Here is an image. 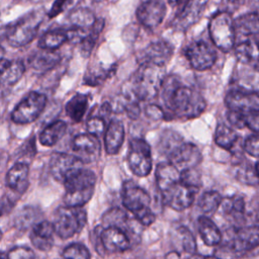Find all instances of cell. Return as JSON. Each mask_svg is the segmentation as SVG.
Returning <instances> with one entry per match:
<instances>
[{
    "label": "cell",
    "mask_w": 259,
    "mask_h": 259,
    "mask_svg": "<svg viewBox=\"0 0 259 259\" xmlns=\"http://www.w3.org/2000/svg\"><path fill=\"white\" fill-rule=\"evenodd\" d=\"M64 202L69 206H83L92 197L96 185L93 171L80 168L73 172L65 181Z\"/></svg>",
    "instance_id": "3957f363"
},
{
    "label": "cell",
    "mask_w": 259,
    "mask_h": 259,
    "mask_svg": "<svg viewBox=\"0 0 259 259\" xmlns=\"http://www.w3.org/2000/svg\"><path fill=\"white\" fill-rule=\"evenodd\" d=\"M233 247L242 257L259 246V226L249 225L233 227L229 239L225 241Z\"/></svg>",
    "instance_id": "30bf717a"
},
{
    "label": "cell",
    "mask_w": 259,
    "mask_h": 259,
    "mask_svg": "<svg viewBox=\"0 0 259 259\" xmlns=\"http://www.w3.org/2000/svg\"><path fill=\"white\" fill-rule=\"evenodd\" d=\"M89 104V95L77 93L66 103L65 110L67 115L75 122H80L87 111Z\"/></svg>",
    "instance_id": "d6a6232c"
},
{
    "label": "cell",
    "mask_w": 259,
    "mask_h": 259,
    "mask_svg": "<svg viewBox=\"0 0 259 259\" xmlns=\"http://www.w3.org/2000/svg\"><path fill=\"white\" fill-rule=\"evenodd\" d=\"M160 92L163 103L171 113V116L195 118L206 107V102L202 95L193 88L183 85L175 75H169L164 78Z\"/></svg>",
    "instance_id": "6da1fadb"
},
{
    "label": "cell",
    "mask_w": 259,
    "mask_h": 259,
    "mask_svg": "<svg viewBox=\"0 0 259 259\" xmlns=\"http://www.w3.org/2000/svg\"><path fill=\"white\" fill-rule=\"evenodd\" d=\"M243 149L250 156L259 158V134L248 137L243 144Z\"/></svg>",
    "instance_id": "681fc988"
},
{
    "label": "cell",
    "mask_w": 259,
    "mask_h": 259,
    "mask_svg": "<svg viewBox=\"0 0 259 259\" xmlns=\"http://www.w3.org/2000/svg\"><path fill=\"white\" fill-rule=\"evenodd\" d=\"M223 201L222 195L214 190H208L202 193L198 200V206L202 212L209 214L213 213L221 206Z\"/></svg>",
    "instance_id": "f35d334b"
},
{
    "label": "cell",
    "mask_w": 259,
    "mask_h": 259,
    "mask_svg": "<svg viewBox=\"0 0 259 259\" xmlns=\"http://www.w3.org/2000/svg\"><path fill=\"white\" fill-rule=\"evenodd\" d=\"M145 113L148 117L153 118V119H161L165 116V113H164L162 107H160L159 105H156V104H149L145 108Z\"/></svg>",
    "instance_id": "6f0895ef"
},
{
    "label": "cell",
    "mask_w": 259,
    "mask_h": 259,
    "mask_svg": "<svg viewBox=\"0 0 259 259\" xmlns=\"http://www.w3.org/2000/svg\"><path fill=\"white\" fill-rule=\"evenodd\" d=\"M40 215V210L37 207L27 205L21 208L15 217V226L20 230H26L33 227Z\"/></svg>",
    "instance_id": "8d00e7d4"
},
{
    "label": "cell",
    "mask_w": 259,
    "mask_h": 259,
    "mask_svg": "<svg viewBox=\"0 0 259 259\" xmlns=\"http://www.w3.org/2000/svg\"><path fill=\"white\" fill-rule=\"evenodd\" d=\"M255 172H256V176H257V180H258V184H259V162H257L255 165Z\"/></svg>",
    "instance_id": "6125c7cd"
},
{
    "label": "cell",
    "mask_w": 259,
    "mask_h": 259,
    "mask_svg": "<svg viewBox=\"0 0 259 259\" xmlns=\"http://www.w3.org/2000/svg\"><path fill=\"white\" fill-rule=\"evenodd\" d=\"M168 161L180 171L195 168L202 160V154L198 147L189 142L179 143L169 154Z\"/></svg>",
    "instance_id": "7c38bea8"
},
{
    "label": "cell",
    "mask_w": 259,
    "mask_h": 259,
    "mask_svg": "<svg viewBox=\"0 0 259 259\" xmlns=\"http://www.w3.org/2000/svg\"><path fill=\"white\" fill-rule=\"evenodd\" d=\"M220 207L224 215L234 224V227L243 226L247 220V205L244 197L241 195H232L223 198Z\"/></svg>",
    "instance_id": "7402d4cb"
},
{
    "label": "cell",
    "mask_w": 259,
    "mask_h": 259,
    "mask_svg": "<svg viewBox=\"0 0 259 259\" xmlns=\"http://www.w3.org/2000/svg\"><path fill=\"white\" fill-rule=\"evenodd\" d=\"M228 121L231 125L237 127V128H243L246 126V118L245 113L235 111V110H229L227 113Z\"/></svg>",
    "instance_id": "f907efd6"
},
{
    "label": "cell",
    "mask_w": 259,
    "mask_h": 259,
    "mask_svg": "<svg viewBox=\"0 0 259 259\" xmlns=\"http://www.w3.org/2000/svg\"><path fill=\"white\" fill-rule=\"evenodd\" d=\"M104 26V21L103 19H97L93 27L88 31V33L80 40V52L83 56L87 57L90 55L91 51L93 50L96 40L98 39V36L100 32L102 31Z\"/></svg>",
    "instance_id": "74e56055"
},
{
    "label": "cell",
    "mask_w": 259,
    "mask_h": 259,
    "mask_svg": "<svg viewBox=\"0 0 259 259\" xmlns=\"http://www.w3.org/2000/svg\"><path fill=\"white\" fill-rule=\"evenodd\" d=\"M66 131L67 123L64 120H56L40 132L39 142L45 147H53L64 137Z\"/></svg>",
    "instance_id": "836d02e7"
},
{
    "label": "cell",
    "mask_w": 259,
    "mask_h": 259,
    "mask_svg": "<svg viewBox=\"0 0 259 259\" xmlns=\"http://www.w3.org/2000/svg\"><path fill=\"white\" fill-rule=\"evenodd\" d=\"M69 20L71 22L72 27L82 32L85 36L88 33V31L93 27L97 18L91 10L85 7H81L71 12Z\"/></svg>",
    "instance_id": "4dcf8cb0"
},
{
    "label": "cell",
    "mask_w": 259,
    "mask_h": 259,
    "mask_svg": "<svg viewBox=\"0 0 259 259\" xmlns=\"http://www.w3.org/2000/svg\"><path fill=\"white\" fill-rule=\"evenodd\" d=\"M180 173L181 171L169 161L158 164L155 175L161 193L180 181Z\"/></svg>",
    "instance_id": "4316f807"
},
{
    "label": "cell",
    "mask_w": 259,
    "mask_h": 259,
    "mask_svg": "<svg viewBox=\"0 0 259 259\" xmlns=\"http://www.w3.org/2000/svg\"><path fill=\"white\" fill-rule=\"evenodd\" d=\"M242 66L244 68L239 70L234 81L235 88L259 93V70L245 65Z\"/></svg>",
    "instance_id": "f1b7e54d"
},
{
    "label": "cell",
    "mask_w": 259,
    "mask_h": 259,
    "mask_svg": "<svg viewBox=\"0 0 259 259\" xmlns=\"http://www.w3.org/2000/svg\"><path fill=\"white\" fill-rule=\"evenodd\" d=\"M197 190L198 189L186 186L179 181L168 190L162 192V198L169 207L181 211L188 208L193 203Z\"/></svg>",
    "instance_id": "9a60e30c"
},
{
    "label": "cell",
    "mask_w": 259,
    "mask_h": 259,
    "mask_svg": "<svg viewBox=\"0 0 259 259\" xmlns=\"http://www.w3.org/2000/svg\"><path fill=\"white\" fill-rule=\"evenodd\" d=\"M208 0H186L183 7L174 16L171 26L179 31H185L198 21Z\"/></svg>",
    "instance_id": "5bb4252c"
},
{
    "label": "cell",
    "mask_w": 259,
    "mask_h": 259,
    "mask_svg": "<svg viewBox=\"0 0 259 259\" xmlns=\"http://www.w3.org/2000/svg\"><path fill=\"white\" fill-rule=\"evenodd\" d=\"M46 105V95L36 91H31L14 107L10 115L11 120L17 124L30 123L40 115Z\"/></svg>",
    "instance_id": "ba28073f"
},
{
    "label": "cell",
    "mask_w": 259,
    "mask_h": 259,
    "mask_svg": "<svg viewBox=\"0 0 259 259\" xmlns=\"http://www.w3.org/2000/svg\"><path fill=\"white\" fill-rule=\"evenodd\" d=\"M180 181L186 186L196 188V189H198L201 185L200 175L195 170V168L182 170L180 173Z\"/></svg>",
    "instance_id": "bcb514c9"
},
{
    "label": "cell",
    "mask_w": 259,
    "mask_h": 259,
    "mask_svg": "<svg viewBox=\"0 0 259 259\" xmlns=\"http://www.w3.org/2000/svg\"><path fill=\"white\" fill-rule=\"evenodd\" d=\"M164 67L141 64L125 89V97L134 100H149L161 89L164 80Z\"/></svg>",
    "instance_id": "7a4b0ae2"
},
{
    "label": "cell",
    "mask_w": 259,
    "mask_h": 259,
    "mask_svg": "<svg viewBox=\"0 0 259 259\" xmlns=\"http://www.w3.org/2000/svg\"><path fill=\"white\" fill-rule=\"evenodd\" d=\"M64 259H90L89 250L80 243H73L67 246L62 253Z\"/></svg>",
    "instance_id": "b9f144b4"
},
{
    "label": "cell",
    "mask_w": 259,
    "mask_h": 259,
    "mask_svg": "<svg viewBox=\"0 0 259 259\" xmlns=\"http://www.w3.org/2000/svg\"><path fill=\"white\" fill-rule=\"evenodd\" d=\"M60 62V56L55 51L39 49L29 58V65L37 72L51 70Z\"/></svg>",
    "instance_id": "1f68e13d"
},
{
    "label": "cell",
    "mask_w": 259,
    "mask_h": 259,
    "mask_svg": "<svg viewBox=\"0 0 259 259\" xmlns=\"http://www.w3.org/2000/svg\"><path fill=\"white\" fill-rule=\"evenodd\" d=\"M173 55V47L166 40L151 42L141 54L140 64H149L165 67Z\"/></svg>",
    "instance_id": "ffe728a7"
},
{
    "label": "cell",
    "mask_w": 259,
    "mask_h": 259,
    "mask_svg": "<svg viewBox=\"0 0 259 259\" xmlns=\"http://www.w3.org/2000/svg\"><path fill=\"white\" fill-rule=\"evenodd\" d=\"M213 255L219 259H240L242 257L233 247H231L226 242L218 245Z\"/></svg>",
    "instance_id": "7dc6e473"
},
{
    "label": "cell",
    "mask_w": 259,
    "mask_h": 259,
    "mask_svg": "<svg viewBox=\"0 0 259 259\" xmlns=\"http://www.w3.org/2000/svg\"><path fill=\"white\" fill-rule=\"evenodd\" d=\"M87 223L86 211L82 206L64 205L55 214V231L61 239H69L81 232Z\"/></svg>",
    "instance_id": "52a82bcc"
},
{
    "label": "cell",
    "mask_w": 259,
    "mask_h": 259,
    "mask_svg": "<svg viewBox=\"0 0 259 259\" xmlns=\"http://www.w3.org/2000/svg\"><path fill=\"white\" fill-rule=\"evenodd\" d=\"M247 219L252 222V225L259 226V199L253 200L247 208Z\"/></svg>",
    "instance_id": "9f6ffc18"
},
{
    "label": "cell",
    "mask_w": 259,
    "mask_h": 259,
    "mask_svg": "<svg viewBox=\"0 0 259 259\" xmlns=\"http://www.w3.org/2000/svg\"><path fill=\"white\" fill-rule=\"evenodd\" d=\"M127 222H128V219L126 213L121 208H118V207L109 209L103 215V223L105 224V227L114 226L124 230L125 232H127L126 230L130 229Z\"/></svg>",
    "instance_id": "ab89813d"
},
{
    "label": "cell",
    "mask_w": 259,
    "mask_h": 259,
    "mask_svg": "<svg viewBox=\"0 0 259 259\" xmlns=\"http://www.w3.org/2000/svg\"><path fill=\"white\" fill-rule=\"evenodd\" d=\"M127 163L131 171L139 176H148L153 168L150 145L143 139H134L130 142Z\"/></svg>",
    "instance_id": "9c48e42d"
},
{
    "label": "cell",
    "mask_w": 259,
    "mask_h": 259,
    "mask_svg": "<svg viewBox=\"0 0 259 259\" xmlns=\"http://www.w3.org/2000/svg\"><path fill=\"white\" fill-rule=\"evenodd\" d=\"M235 176L242 183H246V184H250V185L258 184L254 166L239 165V167H237V169L235 171Z\"/></svg>",
    "instance_id": "7bdbcfd3"
},
{
    "label": "cell",
    "mask_w": 259,
    "mask_h": 259,
    "mask_svg": "<svg viewBox=\"0 0 259 259\" xmlns=\"http://www.w3.org/2000/svg\"><path fill=\"white\" fill-rule=\"evenodd\" d=\"M126 98V97H125ZM126 102L123 104V110L126 112L127 116L132 119H136L139 117L141 109L138 103V100H134V99H130L126 98Z\"/></svg>",
    "instance_id": "816d5d0a"
},
{
    "label": "cell",
    "mask_w": 259,
    "mask_h": 259,
    "mask_svg": "<svg viewBox=\"0 0 259 259\" xmlns=\"http://www.w3.org/2000/svg\"><path fill=\"white\" fill-rule=\"evenodd\" d=\"M84 162L76 155L67 153H55L52 155L49 163L50 173L53 178L61 183L76 170L83 168Z\"/></svg>",
    "instance_id": "4fadbf2b"
},
{
    "label": "cell",
    "mask_w": 259,
    "mask_h": 259,
    "mask_svg": "<svg viewBox=\"0 0 259 259\" xmlns=\"http://www.w3.org/2000/svg\"><path fill=\"white\" fill-rule=\"evenodd\" d=\"M245 3V0H221V10L228 13H234Z\"/></svg>",
    "instance_id": "db71d44e"
},
{
    "label": "cell",
    "mask_w": 259,
    "mask_h": 259,
    "mask_svg": "<svg viewBox=\"0 0 259 259\" xmlns=\"http://www.w3.org/2000/svg\"><path fill=\"white\" fill-rule=\"evenodd\" d=\"M236 38L259 40V14L250 12L235 19ZM237 42V41H236Z\"/></svg>",
    "instance_id": "cb8c5ba5"
},
{
    "label": "cell",
    "mask_w": 259,
    "mask_h": 259,
    "mask_svg": "<svg viewBox=\"0 0 259 259\" xmlns=\"http://www.w3.org/2000/svg\"><path fill=\"white\" fill-rule=\"evenodd\" d=\"M112 74V69L90 70L85 75V83L90 86H96L104 82Z\"/></svg>",
    "instance_id": "ee69618b"
},
{
    "label": "cell",
    "mask_w": 259,
    "mask_h": 259,
    "mask_svg": "<svg viewBox=\"0 0 259 259\" xmlns=\"http://www.w3.org/2000/svg\"><path fill=\"white\" fill-rule=\"evenodd\" d=\"M214 142L219 147L232 151L238 142V135L231 126L219 123L214 132Z\"/></svg>",
    "instance_id": "d590c367"
},
{
    "label": "cell",
    "mask_w": 259,
    "mask_h": 259,
    "mask_svg": "<svg viewBox=\"0 0 259 259\" xmlns=\"http://www.w3.org/2000/svg\"><path fill=\"white\" fill-rule=\"evenodd\" d=\"M54 234H56L54 223L41 221L35 224L30 232L31 244L40 251H49L54 245Z\"/></svg>",
    "instance_id": "603a6c76"
},
{
    "label": "cell",
    "mask_w": 259,
    "mask_h": 259,
    "mask_svg": "<svg viewBox=\"0 0 259 259\" xmlns=\"http://www.w3.org/2000/svg\"><path fill=\"white\" fill-rule=\"evenodd\" d=\"M104 148L108 155L118 153L124 141V126L119 120H111L104 133Z\"/></svg>",
    "instance_id": "484cf974"
},
{
    "label": "cell",
    "mask_w": 259,
    "mask_h": 259,
    "mask_svg": "<svg viewBox=\"0 0 259 259\" xmlns=\"http://www.w3.org/2000/svg\"><path fill=\"white\" fill-rule=\"evenodd\" d=\"M165 259H180V254L177 251H171L165 256Z\"/></svg>",
    "instance_id": "680465c9"
},
{
    "label": "cell",
    "mask_w": 259,
    "mask_h": 259,
    "mask_svg": "<svg viewBox=\"0 0 259 259\" xmlns=\"http://www.w3.org/2000/svg\"><path fill=\"white\" fill-rule=\"evenodd\" d=\"M185 57L190 66L197 71H204L213 66L217 60L215 51L203 40H194L185 49Z\"/></svg>",
    "instance_id": "8fae6325"
},
{
    "label": "cell",
    "mask_w": 259,
    "mask_h": 259,
    "mask_svg": "<svg viewBox=\"0 0 259 259\" xmlns=\"http://www.w3.org/2000/svg\"><path fill=\"white\" fill-rule=\"evenodd\" d=\"M99 241L102 248L108 253H121L131 247L127 232L114 226L105 227L99 234Z\"/></svg>",
    "instance_id": "e0dca14e"
},
{
    "label": "cell",
    "mask_w": 259,
    "mask_h": 259,
    "mask_svg": "<svg viewBox=\"0 0 259 259\" xmlns=\"http://www.w3.org/2000/svg\"><path fill=\"white\" fill-rule=\"evenodd\" d=\"M6 259H35V255L30 248L18 246L10 249L7 252Z\"/></svg>",
    "instance_id": "c3c4849f"
},
{
    "label": "cell",
    "mask_w": 259,
    "mask_h": 259,
    "mask_svg": "<svg viewBox=\"0 0 259 259\" xmlns=\"http://www.w3.org/2000/svg\"><path fill=\"white\" fill-rule=\"evenodd\" d=\"M189 259H219L214 255L213 256H203V255H191Z\"/></svg>",
    "instance_id": "91938a15"
},
{
    "label": "cell",
    "mask_w": 259,
    "mask_h": 259,
    "mask_svg": "<svg viewBox=\"0 0 259 259\" xmlns=\"http://www.w3.org/2000/svg\"><path fill=\"white\" fill-rule=\"evenodd\" d=\"M197 228L200 238L205 245L212 247L222 243V232L209 218L205 215L199 217L197 220Z\"/></svg>",
    "instance_id": "83f0119b"
},
{
    "label": "cell",
    "mask_w": 259,
    "mask_h": 259,
    "mask_svg": "<svg viewBox=\"0 0 259 259\" xmlns=\"http://www.w3.org/2000/svg\"><path fill=\"white\" fill-rule=\"evenodd\" d=\"M107 125L108 124H106L105 122V117L102 116L101 114L91 116L86 122V128L88 133L97 137L105 133Z\"/></svg>",
    "instance_id": "f6af8a7d"
},
{
    "label": "cell",
    "mask_w": 259,
    "mask_h": 259,
    "mask_svg": "<svg viewBox=\"0 0 259 259\" xmlns=\"http://www.w3.org/2000/svg\"><path fill=\"white\" fill-rule=\"evenodd\" d=\"M166 6L161 0H146L137 9V18L148 29H155L163 21Z\"/></svg>",
    "instance_id": "ac0fdd59"
},
{
    "label": "cell",
    "mask_w": 259,
    "mask_h": 259,
    "mask_svg": "<svg viewBox=\"0 0 259 259\" xmlns=\"http://www.w3.org/2000/svg\"><path fill=\"white\" fill-rule=\"evenodd\" d=\"M121 200L123 206L143 226H150L155 222V213L151 208L149 193L133 181H126L122 185Z\"/></svg>",
    "instance_id": "277c9868"
},
{
    "label": "cell",
    "mask_w": 259,
    "mask_h": 259,
    "mask_svg": "<svg viewBox=\"0 0 259 259\" xmlns=\"http://www.w3.org/2000/svg\"><path fill=\"white\" fill-rule=\"evenodd\" d=\"M209 36L213 45L223 52H229L236 46L235 20L232 14L220 10L214 13L208 23Z\"/></svg>",
    "instance_id": "8992f818"
},
{
    "label": "cell",
    "mask_w": 259,
    "mask_h": 259,
    "mask_svg": "<svg viewBox=\"0 0 259 259\" xmlns=\"http://www.w3.org/2000/svg\"><path fill=\"white\" fill-rule=\"evenodd\" d=\"M177 234L181 243V249L190 256L194 255L196 252V241L191 231L186 227H180L177 230Z\"/></svg>",
    "instance_id": "60d3db41"
},
{
    "label": "cell",
    "mask_w": 259,
    "mask_h": 259,
    "mask_svg": "<svg viewBox=\"0 0 259 259\" xmlns=\"http://www.w3.org/2000/svg\"><path fill=\"white\" fill-rule=\"evenodd\" d=\"M67 40H69V36L67 30L65 29H53L45 32L39 40L38 48L44 50L56 51L61 46H63Z\"/></svg>",
    "instance_id": "e575fe53"
},
{
    "label": "cell",
    "mask_w": 259,
    "mask_h": 259,
    "mask_svg": "<svg viewBox=\"0 0 259 259\" xmlns=\"http://www.w3.org/2000/svg\"><path fill=\"white\" fill-rule=\"evenodd\" d=\"M72 149L84 163L95 161L100 154V143L97 136L90 133L79 134L72 141Z\"/></svg>",
    "instance_id": "d6986e66"
},
{
    "label": "cell",
    "mask_w": 259,
    "mask_h": 259,
    "mask_svg": "<svg viewBox=\"0 0 259 259\" xmlns=\"http://www.w3.org/2000/svg\"><path fill=\"white\" fill-rule=\"evenodd\" d=\"M41 20V13L33 11L7 25L5 30L7 44L13 48H20L29 44L35 37Z\"/></svg>",
    "instance_id": "5b68a950"
},
{
    "label": "cell",
    "mask_w": 259,
    "mask_h": 259,
    "mask_svg": "<svg viewBox=\"0 0 259 259\" xmlns=\"http://www.w3.org/2000/svg\"><path fill=\"white\" fill-rule=\"evenodd\" d=\"M29 167L25 162H16L6 173L5 182L8 189L15 194L20 196L25 192L28 186Z\"/></svg>",
    "instance_id": "44dd1931"
},
{
    "label": "cell",
    "mask_w": 259,
    "mask_h": 259,
    "mask_svg": "<svg viewBox=\"0 0 259 259\" xmlns=\"http://www.w3.org/2000/svg\"><path fill=\"white\" fill-rule=\"evenodd\" d=\"M74 0H55L50 11L48 12V15L50 18H54L57 15H59L61 12L64 11L70 4L73 3Z\"/></svg>",
    "instance_id": "f5cc1de1"
},
{
    "label": "cell",
    "mask_w": 259,
    "mask_h": 259,
    "mask_svg": "<svg viewBox=\"0 0 259 259\" xmlns=\"http://www.w3.org/2000/svg\"><path fill=\"white\" fill-rule=\"evenodd\" d=\"M1 259H6V254H5V253H2V255H1Z\"/></svg>",
    "instance_id": "be15d7a7"
},
{
    "label": "cell",
    "mask_w": 259,
    "mask_h": 259,
    "mask_svg": "<svg viewBox=\"0 0 259 259\" xmlns=\"http://www.w3.org/2000/svg\"><path fill=\"white\" fill-rule=\"evenodd\" d=\"M225 103L229 110L243 113L257 111L259 110V93L233 88L227 93Z\"/></svg>",
    "instance_id": "2e32d148"
},
{
    "label": "cell",
    "mask_w": 259,
    "mask_h": 259,
    "mask_svg": "<svg viewBox=\"0 0 259 259\" xmlns=\"http://www.w3.org/2000/svg\"><path fill=\"white\" fill-rule=\"evenodd\" d=\"M246 126L252 132L259 134V110L245 113Z\"/></svg>",
    "instance_id": "11a10c76"
},
{
    "label": "cell",
    "mask_w": 259,
    "mask_h": 259,
    "mask_svg": "<svg viewBox=\"0 0 259 259\" xmlns=\"http://www.w3.org/2000/svg\"><path fill=\"white\" fill-rule=\"evenodd\" d=\"M184 0H168V3L171 5V6H177L179 5L180 3H182Z\"/></svg>",
    "instance_id": "94428289"
},
{
    "label": "cell",
    "mask_w": 259,
    "mask_h": 259,
    "mask_svg": "<svg viewBox=\"0 0 259 259\" xmlns=\"http://www.w3.org/2000/svg\"><path fill=\"white\" fill-rule=\"evenodd\" d=\"M1 83L6 86H12L23 76L25 67L21 61L1 60Z\"/></svg>",
    "instance_id": "f546056e"
},
{
    "label": "cell",
    "mask_w": 259,
    "mask_h": 259,
    "mask_svg": "<svg viewBox=\"0 0 259 259\" xmlns=\"http://www.w3.org/2000/svg\"><path fill=\"white\" fill-rule=\"evenodd\" d=\"M235 53L241 65L259 70V40L245 39L236 44Z\"/></svg>",
    "instance_id": "d4e9b609"
}]
</instances>
